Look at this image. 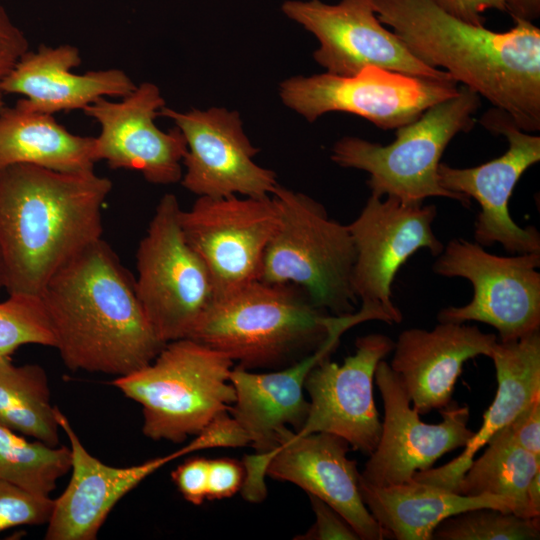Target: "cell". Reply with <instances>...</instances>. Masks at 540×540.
Returning <instances> with one entry per match:
<instances>
[{"label": "cell", "mask_w": 540, "mask_h": 540, "mask_svg": "<svg viewBox=\"0 0 540 540\" xmlns=\"http://www.w3.org/2000/svg\"><path fill=\"white\" fill-rule=\"evenodd\" d=\"M379 20L422 63L506 112L526 132L540 130V29L517 20L505 32L461 20L434 0H373Z\"/></svg>", "instance_id": "cell-1"}, {"label": "cell", "mask_w": 540, "mask_h": 540, "mask_svg": "<svg viewBox=\"0 0 540 540\" xmlns=\"http://www.w3.org/2000/svg\"><path fill=\"white\" fill-rule=\"evenodd\" d=\"M40 298L54 348L72 371L124 376L148 365L165 345L144 313L134 279L102 238L58 269Z\"/></svg>", "instance_id": "cell-2"}, {"label": "cell", "mask_w": 540, "mask_h": 540, "mask_svg": "<svg viewBox=\"0 0 540 540\" xmlns=\"http://www.w3.org/2000/svg\"><path fill=\"white\" fill-rule=\"evenodd\" d=\"M112 182L16 164L0 170V251L9 295L40 296L54 273L102 238Z\"/></svg>", "instance_id": "cell-3"}, {"label": "cell", "mask_w": 540, "mask_h": 540, "mask_svg": "<svg viewBox=\"0 0 540 540\" xmlns=\"http://www.w3.org/2000/svg\"><path fill=\"white\" fill-rule=\"evenodd\" d=\"M339 317L316 307L295 285L256 280L217 296L188 338L238 367L277 370L318 350Z\"/></svg>", "instance_id": "cell-4"}, {"label": "cell", "mask_w": 540, "mask_h": 540, "mask_svg": "<svg viewBox=\"0 0 540 540\" xmlns=\"http://www.w3.org/2000/svg\"><path fill=\"white\" fill-rule=\"evenodd\" d=\"M480 103L476 92L459 86L457 95L397 128L392 143L381 145L358 137H343L333 145L331 160L341 167L366 171L373 196H392L405 203L444 197L468 208L470 198L440 185L438 168L450 141L474 127Z\"/></svg>", "instance_id": "cell-5"}, {"label": "cell", "mask_w": 540, "mask_h": 540, "mask_svg": "<svg viewBox=\"0 0 540 540\" xmlns=\"http://www.w3.org/2000/svg\"><path fill=\"white\" fill-rule=\"evenodd\" d=\"M234 362L191 338L167 342L146 366L112 384L142 406V432L154 441L181 443L197 435L235 401Z\"/></svg>", "instance_id": "cell-6"}, {"label": "cell", "mask_w": 540, "mask_h": 540, "mask_svg": "<svg viewBox=\"0 0 540 540\" xmlns=\"http://www.w3.org/2000/svg\"><path fill=\"white\" fill-rule=\"evenodd\" d=\"M272 196L280 225L265 250L259 280L295 285L335 316L355 312L351 274L356 251L348 226L303 193L278 185Z\"/></svg>", "instance_id": "cell-7"}, {"label": "cell", "mask_w": 540, "mask_h": 540, "mask_svg": "<svg viewBox=\"0 0 540 540\" xmlns=\"http://www.w3.org/2000/svg\"><path fill=\"white\" fill-rule=\"evenodd\" d=\"M174 194L156 206L136 253L135 290L157 337L188 338L217 297L205 263L185 238Z\"/></svg>", "instance_id": "cell-8"}, {"label": "cell", "mask_w": 540, "mask_h": 540, "mask_svg": "<svg viewBox=\"0 0 540 540\" xmlns=\"http://www.w3.org/2000/svg\"><path fill=\"white\" fill-rule=\"evenodd\" d=\"M540 253L500 256L463 238H453L437 256V275L468 280L473 297L464 306H449L439 322L477 321L494 327L501 341L540 330Z\"/></svg>", "instance_id": "cell-9"}, {"label": "cell", "mask_w": 540, "mask_h": 540, "mask_svg": "<svg viewBox=\"0 0 540 540\" xmlns=\"http://www.w3.org/2000/svg\"><path fill=\"white\" fill-rule=\"evenodd\" d=\"M457 84L368 66L351 76L326 72L291 77L281 83L279 94L286 106L309 122L340 111L391 130L411 123L429 107L457 95Z\"/></svg>", "instance_id": "cell-10"}, {"label": "cell", "mask_w": 540, "mask_h": 540, "mask_svg": "<svg viewBox=\"0 0 540 540\" xmlns=\"http://www.w3.org/2000/svg\"><path fill=\"white\" fill-rule=\"evenodd\" d=\"M433 204L405 203L395 197L370 195L359 215L348 224L356 258L351 287L364 308L388 324L400 323L392 300V284L401 266L418 250L437 257L444 244L433 231Z\"/></svg>", "instance_id": "cell-11"}, {"label": "cell", "mask_w": 540, "mask_h": 540, "mask_svg": "<svg viewBox=\"0 0 540 540\" xmlns=\"http://www.w3.org/2000/svg\"><path fill=\"white\" fill-rule=\"evenodd\" d=\"M282 11L317 38L320 46L313 56L327 73L351 76L376 66L429 80L455 81L447 72L414 57L379 20L373 0H340L336 4L287 0Z\"/></svg>", "instance_id": "cell-12"}, {"label": "cell", "mask_w": 540, "mask_h": 540, "mask_svg": "<svg viewBox=\"0 0 540 540\" xmlns=\"http://www.w3.org/2000/svg\"><path fill=\"white\" fill-rule=\"evenodd\" d=\"M185 238L208 268L217 296L259 280L265 250L280 225L274 197L199 196L181 209Z\"/></svg>", "instance_id": "cell-13"}, {"label": "cell", "mask_w": 540, "mask_h": 540, "mask_svg": "<svg viewBox=\"0 0 540 540\" xmlns=\"http://www.w3.org/2000/svg\"><path fill=\"white\" fill-rule=\"evenodd\" d=\"M480 123L507 139L506 152L469 168H455L440 162V185L473 198L480 205L474 224L476 243L483 247L499 243L510 254L540 253L537 228L520 227L508 210L509 199L520 177L540 161V136L523 131L506 112L497 108L485 112Z\"/></svg>", "instance_id": "cell-14"}, {"label": "cell", "mask_w": 540, "mask_h": 540, "mask_svg": "<svg viewBox=\"0 0 540 540\" xmlns=\"http://www.w3.org/2000/svg\"><path fill=\"white\" fill-rule=\"evenodd\" d=\"M374 381L382 397L384 420L377 446L359 475L361 481L374 486L409 482L444 454L465 447L473 436L467 427L469 408L456 402L439 409L442 422L421 421L401 379L384 359L377 364Z\"/></svg>", "instance_id": "cell-15"}, {"label": "cell", "mask_w": 540, "mask_h": 540, "mask_svg": "<svg viewBox=\"0 0 540 540\" xmlns=\"http://www.w3.org/2000/svg\"><path fill=\"white\" fill-rule=\"evenodd\" d=\"M159 115L174 121L186 140L180 182L188 191L213 198L265 197L278 187L276 174L254 162L259 149L244 133L238 112L216 107L179 112L164 106Z\"/></svg>", "instance_id": "cell-16"}, {"label": "cell", "mask_w": 540, "mask_h": 540, "mask_svg": "<svg viewBox=\"0 0 540 540\" xmlns=\"http://www.w3.org/2000/svg\"><path fill=\"white\" fill-rule=\"evenodd\" d=\"M394 345L387 335L371 333L356 339L355 353L343 364L332 362L330 356L317 363L304 382L310 397L309 411L296 433H331L370 455L382 428L373 398L374 374Z\"/></svg>", "instance_id": "cell-17"}, {"label": "cell", "mask_w": 540, "mask_h": 540, "mask_svg": "<svg viewBox=\"0 0 540 540\" xmlns=\"http://www.w3.org/2000/svg\"><path fill=\"white\" fill-rule=\"evenodd\" d=\"M165 106L159 88L144 82L119 101L100 98L83 113L100 126L94 137L96 161L104 160L112 169L136 170L153 184L181 181L186 140L175 127L167 132L154 120Z\"/></svg>", "instance_id": "cell-18"}, {"label": "cell", "mask_w": 540, "mask_h": 540, "mask_svg": "<svg viewBox=\"0 0 540 540\" xmlns=\"http://www.w3.org/2000/svg\"><path fill=\"white\" fill-rule=\"evenodd\" d=\"M270 452L266 475L291 482L335 509L361 540H382L388 533L374 519L359 491L356 461L347 457L349 443L326 432L300 435L289 427Z\"/></svg>", "instance_id": "cell-19"}, {"label": "cell", "mask_w": 540, "mask_h": 540, "mask_svg": "<svg viewBox=\"0 0 540 540\" xmlns=\"http://www.w3.org/2000/svg\"><path fill=\"white\" fill-rule=\"evenodd\" d=\"M363 321L358 312L339 317L326 342L315 352L281 369L253 372L234 366L230 381L235 401L229 413L248 433L256 453L274 451L279 433L291 425L298 432L304 425L309 401L304 396V382L310 370L330 356L340 336Z\"/></svg>", "instance_id": "cell-20"}, {"label": "cell", "mask_w": 540, "mask_h": 540, "mask_svg": "<svg viewBox=\"0 0 540 540\" xmlns=\"http://www.w3.org/2000/svg\"><path fill=\"white\" fill-rule=\"evenodd\" d=\"M60 428L70 442L72 476L54 500L46 540H94L113 507L149 475L181 457L179 451L129 467L109 466L82 445L67 417L56 407Z\"/></svg>", "instance_id": "cell-21"}, {"label": "cell", "mask_w": 540, "mask_h": 540, "mask_svg": "<svg viewBox=\"0 0 540 540\" xmlns=\"http://www.w3.org/2000/svg\"><path fill=\"white\" fill-rule=\"evenodd\" d=\"M497 336L477 326L439 322L432 330L410 328L395 342L389 364L419 414L446 407L469 359L490 357Z\"/></svg>", "instance_id": "cell-22"}, {"label": "cell", "mask_w": 540, "mask_h": 540, "mask_svg": "<svg viewBox=\"0 0 540 540\" xmlns=\"http://www.w3.org/2000/svg\"><path fill=\"white\" fill-rule=\"evenodd\" d=\"M82 62L77 47L40 45L27 51L12 71L0 81V92L24 96L26 107L53 115L60 111L83 110L100 98H122L137 85L122 70L111 68L76 74Z\"/></svg>", "instance_id": "cell-23"}, {"label": "cell", "mask_w": 540, "mask_h": 540, "mask_svg": "<svg viewBox=\"0 0 540 540\" xmlns=\"http://www.w3.org/2000/svg\"><path fill=\"white\" fill-rule=\"evenodd\" d=\"M490 358L498 383L495 398L463 452L450 462L414 474L413 479L455 492L476 453L499 430L540 397V330L519 339L497 341Z\"/></svg>", "instance_id": "cell-24"}, {"label": "cell", "mask_w": 540, "mask_h": 540, "mask_svg": "<svg viewBox=\"0 0 540 540\" xmlns=\"http://www.w3.org/2000/svg\"><path fill=\"white\" fill-rule=\"evenodd\" d=\"M359 491L374 519L389 537L397 540H431L441 521L474 508L515 511L514 503L504 497L464 496L415 479L387 486H374L359 479Z\"/></svg>", "instance_id": "cell-25"}, {"label": "cell", "mask_w": 540, "mask_h": 540, "mask_svg": "<svg viewBox=\"0 0 540 540\" xmlns=\"http://www.w3.org/2000/svg\"><path fill=\"white\" fill-rule=\"evenodd\" d=\"M94 137L68 131L53 115L32 110L19 100L0 111V170L16 164L61 172L93 171Z\"/></svg>", "instance_id": "cell-26"}, {"label": "cell", "mask_w": 540, "mask_h": 540, "mask_svg": "<svg viewBox=\"0 0 540 540\" xmlns=\"http://www.w3.org/2000/svg\"><path fill=\"white\" fill-rule=\"evenodd\" d=\"M487 445L484 453L472 461L455 492L471 497L489 494L507 498L514 503V514L532 518L527 489L540 471V456L519 446L506 426Z\"/></svg>", "instance_id": "cell-27"}, {"label": "cell", "mask_w": 540, "mask_h": 540, "mask_svg": "<svg viewBox=\"0 0 540 540\" xmlns=\"http://www.w3.org/2000/svg\"><path fill=\"white\" fill-rule=\"evenodd\" d=\"M56 406L45 369L0 357V425L49 446L59 445Z\"/></svg>", "instance_id": "cell-28"}, {"label": "cell", "mask_w": 540, "mask_h": 540, "mask_svg": "<svg viewBox=\"0 0 540 540\" xmlns=\"http://www.w3.org/2000/svg\"><path fill=\"white\" fill-rule=\"evenodd\" d=\"M70 446L27 441L0 425V479L41 496H50L57 480L71 470Z\"/></svg>", "instance_id": "cell-29"}, {"label": "cell", "mask_w": 540, "mask_h": 540, "mask_svg": "<svg viewBox=\"0 0 540 540\" xmlns=\"http://www.w3.org/2000/svg\"><path fill=\"white\" fill-rule=\"evenodd\" d=\"M540 518L490 507L470 509L441 521L433 540H538Z\"/></svg>", "instance_id": "cell-30"}, {"label": "cell", "mask_w": 540, "mask_h": 540, "mask_svg": "<svg viewBox=\"0 0 540 540\" xmlns=\"http://www.w3.org/2000/svg\"><path fill=\"white\" fill-rule=\"evenodd\" d=\"M27 344L55 347V338L40 296L12 294L0 302V357Z\"/></svg>", "instance_id": "cell-31"}, {"label": "cell", "mask_w": 540, "mask_h": 540, "mask_svg": "<svg viewBox=\"0 0 540 540\" xmlns=\"http://www.w3.org/2000/svg\"><path fill=\"white\" fill-rule=\"evenodd\" d=\"M54 506L41 496L0 479V532L21 525L47 524Z\"/></svg>", "instance_id": "cell-32"}, {"label": "cell", "mask_w": 540, "mask_h": 540, "mask_svg": "<svg viewBox=\"0 0 540 540\" xmlns=\"http://www.w3.org/2000/svg\"><path fill=\"white\" fill-rule=\"evenodd\" d=\"M251 444L250 437L241 424L229 413L215 415L195 435V438L178 451L181 456L212 448H239Z\"/></svg>", "instance_id": "cell-33"}, {"label": "cell", "mask_w": 540, "mask_h": 540, "mask_svg": "<svg viewBox=\"0 0 540 540\" xmlns=\"http://www.w3.org/2000/svg\"><path fill=\"white\" fill-rule=\"evenodd\" d=\"M315 514L314 525L300 537L301 540H359L350 524L330 505L320 498L308 495Z\"/></svg>", "instance_id": "cell-34"}, {"label": "cell", "mask_w": 540, "mask_h": 540, "mask_svg": "<svg viewBox=\"0 0 540 540\" xmlns=\"http://www.w3.org/2000/svg\"><path fill=\"white\" fill-rule=\"evenodd\" d=\"M208 464V459L190 458L171 473V478L179 492L193 505H201L207 499Z\"/></svg>", "instance_id": "cell-35"}, {"label": "cell", "mask_w": 540, "mask_h": 540, "mask_svg": "<svg viewBox=\"0 0 540 540\" xmlns=\"http://www.w3.org/2000/svg\"><path fill=\"white\" fill-rule=\"evenodd\" d=\"M245 471L243 464L235 459L209 460L208 500H221L235 495L242 487Z\"/></svg>", "instance_id": "cell-36"}, {"label": "cell", "mask_w": 540, "mask_h": 540, "mask_svg": "<svg viewBox=\"0 0 540 540\" xmlns=\"http://www.w3.org/2000/svg\"><path fill=\"white\" fill-rule=\"evenodd\" d=\"M28 50L29 42L25 34L0 5V81L12 71Z\"/></svg>", "instance_id": "cell-37"}, {"label": "cell", "mask_w": 540, "mask_h": 540, "mask_svg": "<svg viewBox=\"0 0 540 540\" xmlns=\"http://www.w3.org/2000/svg\"><path fill=\"white\" fill-rule=\"evenodd\" d=\"M506 428L519 446L540 456V397L522 410Z\"/></svg>", "instance_id": "cell-38"}, {"label": "cell", "mask_w": 540, "mask_h": 540, "mask_svg": "<svg viewBox=\"0 0 540 540\" xmlns=\"http://www.w3.org/2000/svg\"><path fill=\"white\" fill-rule=\"evenodd\" d=\"M441 8L455 17L474 25H484L486 10L506 13L503 0H434Z\"/></svg>", "instance_id": "cell-39"}, {"label": "cell", "mask_w": 540, "mask_h": 540, "mask_svg": "<svg viewBox=\"0 0 540 540\" xmlns=\"http://www.w3.org/2000/svg\"><path fill=\"white\" fill-rule=\"evenodd\" d=\"M506 13L514 21L532 22L540 16V0H503Z\"/></svg>", "instance_id": "cell-40"}, {"label": "cell", "mask_w": 540, "mask_h": 540, "mask_svg": "<svg viewBox=\"0 0 540 540\" xmlns=\"http://www.w3.org/2000/svg\"><path fill=\"white\" fill-rule=\"evenodd\" d=\"M527 502L533 517L540 516V471L532 477L528 485Z\"/></svg>", "instance_id": "cell-41"}, {"label": "cell", "mask_w": 540, "mask_h": 540, "mask_svg": "<svg viewBox=\"0 0 540 540\" xmlns=\"http://www.w3.org/2000/svg\"><path fill=\"white\" fill-rule=\"evenodd\" d=\"M4 289V271H3V261L0 251V293Z\"/></svg>", "instance_id": "cell-42"}, {"label": "cell", "mask_w": 540, "mask_h": 540, "mask_svg": "<svg viewBox=\"0 0 540 540\" xmlns=\"http://www.w3.org/2000/svg\"><path fill=\"white\" fill-rule=\"evenodd\" d=\"M5 106L4 94L0 92V111Z\"/></svg>", "instance_id": "cell-43"}]
</instances>
